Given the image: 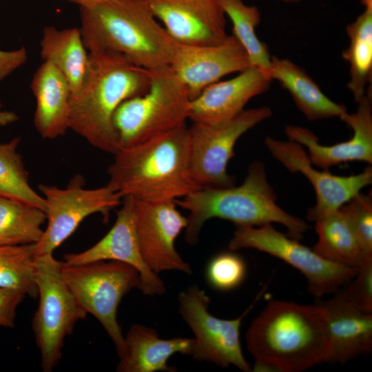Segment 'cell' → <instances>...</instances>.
Returning a JSON list of instances; mask_svg holds the SVG:
<instances>
[{
	"label": "cell",
	"instance_id": "6da1fadb",
	"mask_svg": "<svg viewBox=\"0 0 372 372\" xmlns=\"http://www.w3.org/2000/svg\"><path fill=\"white\" fill-rule=\"evenodd\" d=\"M153 70L138 66L112 52H89L82 86L70 101L69 130L91 145L114 155L121 149L113 124L118 107L149 89Z\"/></svg>",
	"mask_w": 372,
	"mask_h": 372
},
{
	"label": "cell",
	"instance_id": "7a4b0ae2",
	"mask_svg": "<svg viewBox=\"0 0 372 372\" xmlns=\"http://www.w3.org/2000/svg\"><path fill=\"white\" fill-rule=\"evenodd\" d=\"M107 173V185L122 198L175 201L201 188L191 172L185 124L120 149Z\"/></svg>",
	"mask_w": 372,
	"mask_h": 372
},
{
	"label": "cell",
	"instance_id": "3957f363",
	"mask_svg": "<svg viewBox=\"0 0 372 372\" xmlns=\"http://www.w3.org/2000/svg\"><path fill=\"white\" fill-rule=\"evenodd\" d=\"M245 340L255 361L279 372H299L330 361L328 322L320 304L271 301L250 324Z\"/></svg>",
	"mask_w": 372,
	"mask_h": 372
},
{
	"label": "cell",
	"instance_id": "277c9868",
	"mask_svg": "<svg viewBox=\"0 0 372 372\" xmlns=\"http://www.w3.org/2000/svg\"><path fill=\"white\" fill-rule=\"evenodd\" d=\"M80 8L88 52H112L149 70L169 67L177 48L146 0H100Z\"/></svg>",
	"mask_w": 372,
	"mask_h": 372
},
{
	"label": "cell",
	"instance_id": "5b68a950",
	"mask_svg": "<svg viewBox=\"0 0 372 372\" xmlns=\"http://www.w3.org/2000/svg\"><path fill=\"white\" fill-rule=\"evenodd\" d=\"M175 203L189 212L185 240L191 245L198 243L205 222L214 218L231 221L236 226L280 223L287 229L289 237L298 241L309 229L304 220L278 205L265 165L260 161L248 166L247 176L240 185L201 187Z\"/></svg>",
	"mask_w": 372,
	"mask_h": 372
},
{
	"label": "cell",
	"instance_id": "8992f818",
	"mask_svg": "<svg viewBox=\"0 0 372 372\" xmlns=\"http://www.w3.org/2000/svg\"><path fill=\"white\" fill-rule=\"evenodd\" d=\"M190 101L187 88L169 67L153 70L147 91L125 100L114 112L121 149L185 125Z\"/></svg>",
	"mask_w": 372,
	"mask_h": 372
},
{
	"label": "cell",
	"instance_id": "52a82bcc",
	"mask_svg": "<svg viewBox=\"0 0 372 372\" xmlns=\"http://www.w3.org/2000/svg\"><path fill=\"white\" fill-rule=\"evenodd\" d=\"M62 265L63 261L55 259L53 254L39 256L34 260L39 304L32 318V329L44 372L52 371L59 364L66 337L87 313L64 281Z\"/></svg>",
	"mask_w": 372,
	"mask_h": 372
},
{
	"label": "cell",
	"instance_id": "ba28073f",
	"mask_svg": "<svg viewBox=\"0 0 372 372\" xmlns=\"http://www.w3.org/2000/svg\"><path fill=\"white\" fill-rule=\"evenodd\" d=\"M61 273L77 302L99 321L114 344L119 360L123 358L126 348L117 321V309L123 298L132 289L138 288V271L114 260L74 265L63 261Z\"/></svg>",
	"mask_w": 372,
	"mask_h": 372
},
{
	"label": "cell",
	"instance_id": "9c48e42d",
	"mask_svg": "<svg viewBox=\"0 0 372 372\" xmlns=\"http://www.w3.org/2000/svg\"><path fill=\"white\" fill-rule=\"evenodd\" d=\"M228 248L231 251L255 249L284 260L305 276L309 292L317 298L336 292L340 287L347 285L358 271V268L321 257L312 248L278 231L271 224L236 226Z\"/></svg>",
	"mask_w": 372,
	"mask_h": 372
},
{
	"label": "cell",
	"instance_id": "30bf717a",
	"mask_svg": "<svg viewBox=\"0 0 372 372\" xmlns=\"http://www.w3.org/2000/svg\"><path fill=\"white\" fill-rule=\"evenodd\" d=\"M269 107L242 110L235 117L218 123H193L189 127L190 167L201 187H225L235 185L227 172L238 140L247 131L268 118Z\"/></svg>",
	"mask_w": 372,
	"mask_h": 372
},
{
	"label": "cell",
	"instance_id": "8fae6325",
	"mask_svg": "<svg viewBox=\"0 0 372 372\" xmlns=\"http://www.w3.org/2000/svg\"><path fill=\"white\" fill-rule=\"evenodd\" d=\"M83 176H74L64 188L40 184L45 201L47 227L35 244V256L53 254L87 216L100 214L105 220L122 203V197L110 186L87 189Z\"/></svg>",
	"mask_w": 372,
	"mask_h": 372
},
{
	"label": "cell",
	"instance_id": "7c38bea8",
	"mask_svg": "<svg viewBox=\"0 0 372 372\" xmlns=\"http://www.w3.org/2000/svg\"><path fill=\"white\" fill-rule=\"evenodd\" d=\"M178 302L180 314L194 335L193 359L224 368L233 365L242 371H251L242 351L240 329L252 304L237 318H218L209 311V298L197 285L180 292Z\"/></svg>",
	"mask_w": 372,
	"mask_h": 372
},
{
	"label": "cell",
	"instance_id": "4fadbf2b",
	"mask_svg": "<svg viewBox=\"0 0 372 372\" xmlns=\"http://www.w3.org/2000/svg\"><path fill=\"white\" fill-rule=\"evenodd\" d=\"M265 145L273 157L289 171L302 174L311 183L316 197V204L307 214L311 221L337 210L372 183L371 165L358 174L338 176L328 170L316 169L303 146L297 142L267 136Z\"/></svg>",
	"mask_w": 372,
	"mask_h": 372
},
{
	"label": "cell",
	"instance_id": "5bb4252c",
	"mask_svg": "<svg viewBox=\"0 0 372 372\" xmlns=\"http://www.w3.org/2000/svg\"><path fill=\"white\" fill-rule=\"evenodd\" d=\"M133 213L139 249L149 268L156 274L167 271L191 274V266L175 247L177 237L187 225L175 201L133 198Z\"/></svg>",
	"mask_w": 372,
	"mask_h": 372
},
{
	"label": "cell",
	"instance_id": "9a60e30c",
	"mask_svg": "<svg viewBox=\"0 0 372 372\" xmlns=\"http://www.w3.org/2000/svg\"><path fill=\"white\" fill-rule=\"evenodd\" d=\"M67 265H81L101 260H114L135 268L140 278L138 289L145 296L163 295L166 291L163 281L144 261L136 237L133 213V198H122V206L109 231L96 244L83 251L66 254Z\"/></svg>",
	"mask_w": 372,
	"mask_h": 372
},
{
	"label": "cell",
	"instance_id": "2e32d148",
	"mask_svg": "<svg viewBox=\"0 0 372 372\" xmlns=\"http://www.w3.org/2000/svg\"><path fill=\"white\" fill-rule=\"evenodd\" d=\"M155 17L178 44L213 45L225 41V14L218 0H146Z\"/></svg>",
	"mask_w": 372,
	"mask_h": 372
},
{
	"label": "cell",
	"instance_id": "e0dca14e",
	"mask_svg": "<svg viewBox=\"0 0 372 372\" xmlns=\"http://www.w3.org/2000/svg\"><path fill=\"white\" fill-rule=\"evenodd\" d=\"M187 88L191 100L222 77L250 67L247 54L233 35L213 45L177 44L169 66Z\"/></svg>",
	"mask_w": 372,
	"mask_h": 372
},
{
	"label": "cell",
	"instance_id": "ac0fdd59",
	"mask_svg": "<svg viewBox=\"0 0 372 372\" xmlns=\"http://www.w3.org/2000/svg\"><path fill=\"white\" fill-rule=\"evenodd\" d=\"M357 110L347 112L340 118L353 130L351 138L332 145L319 143L318 138L309 129L287 125L285 133L289 140L307 147L311 163L322 169L351 161L372 164V92L367 87L365 95L357 103Z\"/></svg>",
	"mask_w": 372,
	"mask_h": 372
},
{
	"label": "cell",
	"instance_id": "d6986e66",
	"mask_svg": "<svg viewBox=\"0 0 372 372\" xmlns=\"http://www.w3.org/2000/svg\"><path fill=\"white\" fill-rule=\"evenodd\" d=\"M271 81L267 72L250 66L229 80L214 83L190 101L189 119L193 123L231 119L252 98L266 92Z\"/></svg>",
	"mask_w": 372,
	"mask_h": 372
},
{
	"label": "cell",
	"instance_id": "ffe728a7",
	"mask_svg": "<svg viewBox=\"0 0 372 372\" xmlns=\"http://www.w3.org/2000/svg\"><path fill=\"white\" fill-rule=\"evenodd\" d=\"M320 304L328 322L330 361L344 364L371 352L372 312L355 305L343 291Z\"/></svg>",
	"mask_w": 372,
	"mask_h": 372
},
{
	"label": "cell",
	"instance_id": "44dd1931",
	"mask_svg": "<svg viewBox=\"0 0 372 372\" xmlns=\"http://www.w3.org/2000/svg\"><path fill=\"white\" fill-rule=\"evenodd\" d=\"M30 88L36 101L34 125L45 139L64 136L69 130L71 90L65 76L43 61L34 72Z\"/></svg>",
	"mask_w": 372,
	"mask_h": 372
},
{
	"label": "cell",
	"instance_id": "7402d4cb",
	"mask_svg": "<svg viewBox=\"0 0 372 372\" xmlns=\"http://www.w3.org/2000/svg\"><path fill=\"white\" fill-rule=\"evenodd\" d=\"M126 351L119 360L118 372H174L176 369L167 364L176 353L192 355L194 338L176 337L161 339L156 330L135 324L125 337Z\"/></svg>",
	"mask_w": 372,
	"mask_h": 372
},
{
	"label": "cell",
	"instance_id": "603a6c76",
	"mask_svg": "<svg viewBox=\"0 0 372 372\" xmlns=\"http://www.w3.org/2000/svg\"><path fill=\"white\" fill-rule=\"evenodd\" d=\"M268 74L291 94L298 108L310 121L341 117L346 107L328 98L306 71L287 59L271 56Z\"/></svg>",
	"mask_w": 372,
	"mask_h": 372
},
{
	"label": "cell",
	"instance_id": "cb8c5ba5",
	"mask_svg": "<svg viewBox=\"0 0 372 372\" xmlns=\"http://www.w3.org/2000/svg\"><path fill=\"white\" fill-rule=\"evenodd\" d=\"M40 54L43 61L52 63L65 76L71 95L79 91L89 68V52L80 28L45 26L40 41Z\"/></svg>",
	"mask_w": 372,
	"mask_h": 372
},
{
	"label": "cell",
	"instance_id": "d4e9b609",
	"mask_svg": "<svg viewBox=\"0 0 372 372\" xmlns=\"http://www.w3.org/2000/svg\"><path fill=\"white\" fill-rule=\"evenodd\" d=\"M315 223L318 239L312 249L321 257L354 268L372 258L363 251L341 207Z\"/></svg>",
	"mask_w": 372,
	"mask_h": 372
},
{
	"label": "cell",
	"instance_id": "484cf974",
	"mask_svg": "<svg viewBox=\"0 0 372 372\" xmlns=\"http://www.w3.org/2000/svg\"><path fill=\"white\" fill-rule=\"evenodd\" d=\"M364 10L346 28L349 47L342 56L350 66L347 87L358 103L372 80V0H361Z\"/></svg>",
	"mask_w": 372,
	"mask_h": 372
},
{
	"label": "cell",
	"instance_id": "4316f807",
	"mask_svg": "<svg viewBox=\"0 0 372 372\" xmlns=\"http://www.w3.org/2000/svg\"><path fill=\"white\" fill-rule=\"evenodd\" d=\"M46 221L43 210L28 203L0 196V245L37 244Z\"/></svg>",
	"mask_w": 372,
	"mask_h": 372
},
{
	"label": "cell",
	"instance_id": "83f0119b",
	"mask_svg": "<svg viewBox=\"0 0 372 372\" xmlns=\"http://www.w3.org/2000/svg\"><path fill=\"white\" fill-rule=\"evenodd\" d=\"M233 25V36L245 50L250 66L268 73L271 58L267 45L257 37L256 28L261 20L259 9L242 0H218Z\"/></svg>",
	"mask_w": 372,
	"mask_h": 372
},
{
	"label": "cell",
	"instance_id": "f1b7e54d",
	"mask_svg": "<svg viewBox=\"0 0 372 372\" xmlns=\"http://www.w3.org/2000/svg\"><path fill=\"white\" fill-rule=\"evenodd\" d=\"M20 137L0 143V196L28 203L45 211V201L29 183L28 173L17 148Z\"/></svg>",
	"mask_w": 372,
	"mask_h": 372
},
{
	"label": "cell",
	"instance_id": "f546056e",
	"mask_svg": "<svg viewBox=\"0 0 372 372\" xmlns=\"http://www.w3.org/2000/svg\"><path fill=\"white\" fill-rule=\"evenodd\" d=\"M35 244L0 245V287L38 297L34 281Z\"/></svg>",
	"mask_w": 372,
	"mask_h": 372
},
{
	"label": "cell",
	"instance_id": "4dcf8cb0",
	"mask_svg": "<svg viewBox=\"0 0 372 372\" xmlns=\"http://www.w3.org/2000/svg\"><path fill=\"white\" fill-rule=\"evenodd\" d=\"M246 264L241 256L232 252L216 255L206 268L209 285L220 291H230L239 287L246 276Z\"/></svg>",
	"mask_w": 372,
	"mask_h": 372
},
{
	"label": "cell",
	"instance_id": "1f68e13d",
	"mask_svg": "<svg viewBox=\"0 0 372 372\" xmlns=\"http://www.w3.org/2000/svg\"><path fill=\"white\" fill-rule=\"evenodd\" d=\"M368 256H372V196L361 192L341 207Z\"/></svg>",
	"mask_w": 372,
	"mask_h": 372
},
{
	"label": "cell",
	"instance_id": "d6a6232c",
	"mask_svg": "<svg viewBox=\"0 0 372 372\" xmlns=\"http://www.w3.org/2000/svg\"><path fill=\"white\" fill-rule=\"evenodd\" d=\"M342 290L347 298L360 308L372 312V258L366 260L353 278Z\"/></svg>",
	"mask_w": 372,
	"mask_h": 372
},
{
	"label": "cell",
	"instance_id": "836d02e7",
	"mask_svg": "<svg viewBox=\"0 0 372 372\" xmlns=\"http://www.w3.org/2000/svg\"><path fill=\"white\" fill-rule=\"evenodd\" d=\"M25 296L21 291L0 287V327L14 326L17 309Z\"/></svg>",
	"mask_w": 372,
	"mask_h": 372
},
{
	"label": "cell",
	"instance_id": "e575fe53",
	"mask_svg": "<svg viewBox=\"0 0 372 372\" xmlns=\"http://www.w3.org/2000/svg\"><path fill=\"white\" fill-rule=\"evenodd\" d=\"M28 59L25 48L4 51L0 50V81L23 65Z\"/></svg>",
	"mask_w": 372,
	"mask_h": 372
},
{
	"label": "cell",
	"instance_id": "d590c367",
	"mask_svg": "<svg viewBox=\"0 0 372 372\" xmlns=\"http://www.w3.org/2000/svg\"><path fill=\"white\" fill-rule=\"evenodd\" d=\"M19 120L18 115L12 112L0 110V126H6Z\"/></svg>",
	"mask_w": 372,
	"mask_h": 372
},
{
	"label": "cell",
	"instance_id": "8d00e7d4",
	"mask_svg": "<svg viewBox=\"0 0 372 372\" xmlns=\"http://www.w3.org/2000/svg\"><path fill=\"white\" fill-rule=\"evenodd\" d=\"M69 3H74L78 5L79 7L85 6L87 5L92 4L100 0H63Z\"/></svg>",
	"mask_w": 372,
	"mask_h": 372
},
{
	"label": "cell",
	"instance_id": "74e56055",
	"mask_svg": "<svg viewBox=\"0 0 372 372\" xmlns=\"http://www.w3.org/2000/svg\"><path fill=\"white\" fill-rule=\"evenodd\" d=\"M280 1H282L285 3H298L300 2L302 0H278Z\"/></svg>",
	"mask_w": 372,
	"mask_h": 372
},
{
	"label": "cell",
	"instance_id": "f35d334b",
	"mask_svg": "<svg viewBox=\"0 0 372 372\" xmlns=\"http://www.w3.org/2000/svg\"><path fill=\"white\" fill-rule=\"evenodd\" d=\"M2 106H3V104H2L1 101L0 100V110H1V108L2 107Z\"/></svg>",
	"mask_w": 372,
	"mask_h": 372
}]
</instances>
